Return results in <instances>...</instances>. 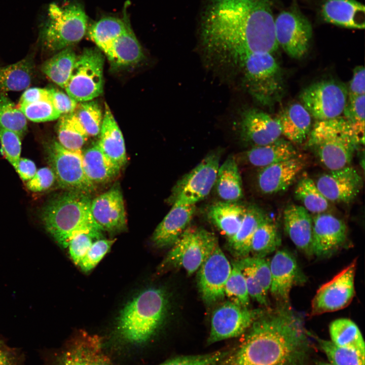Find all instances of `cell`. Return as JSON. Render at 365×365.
<instances>
[{
  "label": "cell",
  "instance_id": "ac0fdd59",
  "mask_svg": "<svg viewBox=\"0 0 365 365\" xmlns=\"http://www.w3.org/2000/svg\"><path fill=\"white\" fill-rule=\"evenodd\" d=\"M90 209L94 221L103 231L118 233L126 230V211L119 187L113 186L91 200Z\"/></svg>",
  "mask_w": 365,
  "mask_h": 365
},
{
  "label": "cell",
  "instance_id": "e0dca14e",
  "mask_svg": "<svg viewBox=\"0 0 365 365\" xmlns=\"http://www.w3.org/2000/svg\"><path fill=\"white\" fill-rule=\"evenodd\" d=\"M314 182L328 201L341 203L352 201L363 185L361 176L355 169L349 166L323 173Z\"/></svg>",
  "mask_w": 365,
  "mask_h": 365
},
{
  "label": "cell",
  "instance_id": "b9f144b4",
  "mask_svg": "<svg viewBox=\"0 0 365 365\" xmlns=\"http://www.w3.org/2000/svg\"><path fill=\"white\" fill-rule=\"evenodd\" d=\"M0 125L16 133L20 137L27 129L26 118L5 93L0 94Z\"/></svg>",
  "mask_w": 365,
  "mask_h": 365
},
{
  "label": "cell",
  "instance_id": "44dd1931",
  "mask_svg": "<svg viewBox=\"0 0 365 365\" xmlns=\"http://www.w3.org/2000/svg\"><path fill=\"white\" fill-rule=\"evenodd\" d=\"M347 227L344 222L328 213H321L313 220L312 254L319 257L333 253L345 242Z\"/></svg>",
  "mask_w": 365,
  "mask_h": 365
},
{
  "label": "cell",
  "instance_id": "f5cc1de1",
  "mask_svg": "<svg viewBox=\"0 0 365 365\" xmlns=\"http://www.w3.org/2000/svg\"><path fill=\"white\" fill-rule=\"evenodd\" d=\"M99 239L95 235L82 232L74 236L70 240L67 247L70 257L77 265L84 258L93 243V240Z\"/></svg>",
  "mask_w": 365,
  "mask_h": 365
},
{
  "label": "cell",
  "instance_id": "7bdbcfd3",
  "mask_svg": "<svg viewBox=\"0 0 365 365\" xmlns=\"http://www.w3.org/2000/svg\"><path fill=\"white\" fill-rule=\"evenodd\" d=\"M73 113L89 136L99 134L103 116L97 102L92 100L78 102Z\"/></svg>",
  "mask_w": 365,
  "mask_h": 365
},
{
  "label": "cell",
  "instance_id": "1f68e13d",
  "mask_svg": "<svg viewBox=\"0 0 365 365\" xmlns=\"http://www.w3.org/2000/svg\"><path fill=\"white\" fill-rule=\"evenodd\" d=\"M247 207L236 202L222 201L212 205L208 216L211 222L226 237H232L239 228Z\"/></svg>",
  "mask_w": 365,
  "mask_h": 365
},
{
  "label": "cell",
  "instance_id": "6f0895ef",
  "mask_svg": "<svg viewBox=\"0 0 365 365\" xmlns=\"http://www.w3.org/2000/svg\"><path fill=\"white\" fill-rule=\"evenodd\" d=\"M348 90V99L364 95L365 72L362 66L356 67L353 70L352 78Z\"/></svg>",
  "mask_w": 365,
  "mask_h": 365
},
{
  "label": "cell",
  "instance_id": "7a4b0ae2",
  "mask_svg": "<svg viewBox=\"0 0 365 365\" xmlns=\"http://www.w3.org/2000/svg\"><path fill=\"white\" fill-rule=\"evenodd\" d=\"M246 332L233 365H298L309 348L301 320L287 307L263 312Z\"/></svg>",
  "mask_w": 365,
  "mask_h": 365
},
{
  "label": "cell",
  "instance_id": "60d3db41",
  "mask_svg": "<svg viewBox=\"0 0 365 365\" xmlns=\"http://www.w3.org/2000/svg\"><path fill=\"white\" fill-rule=\"evenodd\" d=\"M295 196L303 207L312 213H321L329 207V201L318 190L315 182L308 176L303 177L298 181Z\"/></svg>",
  "mask_w": 365,
  "mask_h": 365
},
{
  "label": "cell",
  "instance_id": "e575fe53",
  "mask_svg": "<svg viewBox=\"0 0 365 365\" xmlns=\"http://www.w3.org/2000/svg\"><path fill=\"white\" fill-rule=\"evenodd\" d=\"M215 184L218 195L224 201L237 202L242 197L241 178L233 157L228 158L218 167Z\"/></svg>",
  "mask_w": 365,
  "mask_h": 365
},
{
  "label": "cell",
  "instance_id": "9c48e42d",
  "mask_svg": "<svg viewBox=\"0 0 365 365\" xmlns=\"http://www.w3.org/2000/svg\"><path fill=\"white\" fill-rule=\"evenodd\" d=\"M104 57L97 49H85L77 57L64 88L77 102L92 100L103 90Z\"/></svg>",
  "mask_w": 365,
  "mask_h": 365
},
{
  "label": "cell",
  "instance_id": "9a60e30c",
  "mask_svg": "<svg viewBox=\"0 0 365 365\" xmlns=\"http://www.w3.org/2000/svg\"><path fill=\"white\" fill-rule=\"evenodd\" d=\"M263 312L249 309L230 301L224 303L212 314L208 344L243 334Z\"/></svg>",
  "mask_w": 365,
  "mask_h": 365
},
{
  "label": "cell",
  "instance_id": "5b68a950",
  "mask_svg": "<svg viewBox=\"0 0 365 365\" xmlns=\"http://www.w3.org/2000/svg\"><path fill=\"white\" fill-rule=\"evenodd\" d=\"M308 144L315 151L321 163L330 171L348 166L360 144L344 116L317 120L308 135Z\"/></svg>",
  "mask_w": 365,
  "mask_h": 365
},
{
  "label": "cell",
  "instance_id": "11a10c76",
  "mask_svg": "<svg viewBox=\"0 0 365 365\" xmlns=\"http://www.w3.org/2000/svg\"><path fill=\"white\" fill-rule=\"evenodd\" d=\"M56 179L54 172L49 167H43L38 171L26 183L27 188L32 192H41L50 188Z\"/></svg>",
  "mask_w": 365,
  "mask_h": 365
},
{
  "label": "cell",
  "instance_id": "4316f807",
  "mask_svg": "<svg viewBox=\"0 0 365 365\" xmlns=\"http://www.w3.org/2000/svg\"><path fill=\"white\" fill-rule=\"evenodd\" d=\"M97 144L112 160L123 167L127 162L125 141L122 133L106 103Z\"/></svg>",
  "mask_w": 365,
  "mask_h": 365
},
{
  "label": "cell",
  "instance_id": "bcb514c9",
  "mask_svg": "<svg viewBox=\"0 0 365 365\" xmlns=\"http://www.w3.org/2000/svg\"><path fill=\"white\" fill-rule=\"evenodd\" d=\"M365 95L348 99L342 114L352 127L360 144L364 141Z\"/></svg>",
  "mask_w": 365,
  "mask_h": 365
},
{
  "label": "cell",
  "instance_id": "94428289",
  "mask_svg": "<svg viewBox=\"0 0 365 365\" xmlns=\"http://www.w3.org/2000/svg\"><path fill=\"white\" fill-rule=\"evenodd\" d=\"M0 365H12L8 352L0 344Z\"/></svg>",
  "mask_w": 365,
  "mask_h": 365
},
{
  "label": "cell",
  "instance_id": "681fc988",
  "mask_svg": "<svg viewBox=\"0 0 365 365\" xmlns=\"http://www.w3.org/2000/svg\"><path fill=\"white\" fill-rule=\"evenodd\" d=\"M244 277L248 293L250 298L261 305H268L267 291H266L256 277L246 257L236 262Z\"/></svg>",
  "mask_w": 365,
  "mask_h": 365
},
{
  "label": "cell",
  "instance_id": "f907efd6",
  "mask_svg": "<svg viewBox=\"0 0 365 365\" xmlns=\"http://www.w3.org/2000/svg\"><path fill=\"white\" fill-rule=\"evenodd\" d=\"M0 142L2 154L16 170L21 151L20 136L0 125Z\"/></svg>",
  "mask_w": 365,
  "mask_h": 365
},
{
  "label": "cell",
  "instance_id": "ffe728a7",
  "mask_svg": "<svg viewBox=\"0 0 365 365\" xmlns=\"http://www.w3.org/2000/svg\"><path fill=\"white\" fill-rule=\"evenodd\" d=\"M270 290L278 300L287 303L292 287L304 280L295 258L289 251L278 250L270 262Z\"/></svg>",
  "mask_w": 365,
  "mask_h": 365
},
{
  "label": "cell",
  "instance_id": "8992f818",
  "mask_svg": "<svg viewBox=\"0 0 365 365\" xmlns=\"http://www.w3.org/2000/svg\"><path fill=\"white\" fill-rule=\"evenodd\" d=\"M87 26V16L81 4L52 3L40 28L41 45L46 51L58 52L80 41Z\"/></svg>",
  "mask_w": 365,
  "mask_h": 365
},
{
  "label": "cell",
  "instance_id": "8fae6325",
  "mask_svg": "<svg viewBox=\"0 0 365 365\" xmlns=\"http://www.w3.org/2000/svg\"><path fill=\"white\" fill-rule=\"evenodd\" d=\"M220 154L206 156L174 186L168 199L173 204H195L209 194L215 185L219 167Z\"/></svg>",
  "mask_w": 365,
  "mask_h": 365
},
{
  "label": "cell",
  "instance_id": "680465c9",
  "mask_svg": "<svg viewBox=\"0 0 365 365\" xmlns=\"http://www.w3.org/2000/svg\"><path fill=\"white\" fill-rule=\"evenodd\" d=\"M50 97L47 88L33 87L26 89L19 100L18 105L26 104Z\"/></svg>",
  "mask_w": 365,
  "mask_h": 365
},
{
  "label": "cell",
  "instance_id": "5bb4252c",
  "mask_svg": "<svg viewBox=\"0 0 365 365\" xmlns=\"http://www.w3.org/2000/svg\"><path fill=\"white\" fill-rule=\"evenodd\" d=\"M356 266L355 259L320 287L312 301V315L338 311L350 304L355 294Z\"/></svg>",
  "mask_w": 365,
  "mask_h": 365
},
{
  "label": "cell",
  "instance_id": "816d5d0a",
  "mask_svg": "<svg viewBox=\"0 0 365 365\" xmlns=\"http://www.w3.org/2000/svg\"><path fill=\"white\" fill-rule=\"evenodd\" d=\"M116 239H99L93 242L78 266L85 272L93 269L107 253Z\"/></svg>",
  "mask_w": 365,
  "mask_h": 365
},
{
  "label": "cell",
  "instance_id": "d4e9b609",
  "mask_svg": "<svg viewBox=\"0 0 365 365\" xmlns=\"http://www.w3.org/2000/svg\"><path fill=\"white\" fill-rule=\"evenodd\" d=\"M320 14L330 23L349 28H364V6L356 0H325Z\"/></svg>",
  "mask_w": 365,
  "mask_h": 365
},
{
  "label": "cell",
  "instance_id": "7402d4cb",
  "mask_svg": "<svg viewBox=\"0 0 365 365\" xmlns=\"http://www.w3.org/2000/svg\"><path fill=\"white\" fill-rule=\"evenodd\" d=\"M58 365H112L101 339L85 332L78 333L60 356Z\"/></svg>",
  "mask_w": 365,
  "mask_h": 365
},
{
  "label": "cell",
  "instance_id": "cb8c5ba5",
  "mask_svg": "<svg viewBox=\"0 0 365 365\" xmlns=\"http://www.w3.org/2000/svg\"><path fill=\"white\" fill-rule=\"evenodd\" d=\"M195 204H173L152 236L158 248L172 246L187 228L195 211Z\"/></svg>",
  "mask_w": 365,
  "mask_h": 365
},
{
  "label": "cell",
  "instance_id": "f35d334b",
  "mask_svg": "<svg viewBox=\"0 0 365 365\" xmlns=\"http://www.w3.org/2000/svg\"><path fill=\"white\" fill-rule=\"evenodd\" d=\"M57 132L58 142L70 151L82 150L89 136L73 112L59 118Z\"/></svg>",
  "mask_w": 365,
  "mask_h": 365
},
{
  "label": "cell",
  "instance_id": "52a82bcc",
  "mask_svg": "<svg viewBox=\"0 0 365 365\" xmlns=\"http://www.w3.org/2000/svg\"><path fill=\"white\" fill-rule=\"evenodd\" d=\"M237 68L250 95L264 106H271L279 101L285 90L280 66L272 54L254 53L243 58Z\"/></svg>",
  "mask_w": 365,
  "mask_h": 365
},
{
  "label": "cell",
  "instance_id": "4dcf8cb0",
  "mask_svg": "<svg viewBox=\"0 0 365 365\" xmlns=\"http://www.w3.org/2000/svg\"><path fill=\"white\" fill-rule=\"evenodd\" d=\"M268 217L254 206L247 207L245 216L236 234L228 239V246L232 254L240 259L250 253V242L257 228Z\"/></svg>",
  "mask_w": 365,
  "mask_h": 365
},
{
  "label": "cell",
  "instance_id": "f6af8a7d",
  "mask_svg": "<svg viewBox=\"0 0 365 365\" xmlns=\"http://www.w3.org/2000/svg\"><path fill=\"white\" fill-rule=\"evenodd\" d=\"M224 293L230 301L238 305L247 307L249 304L250 297L245 280L236 262L232 264L231 273L225 286Z\"/></svg>",
  "mask_w": 365,
  "mask_h": 365
},
{
  "label": "cell",
  "instance_id": "83f0119b",
  "mask_svg": "<svg viewBox=\"0 0 365 365\" xmlns=\"http://www.w3.org/2000/svg\"><path fill=\"white\" fill-rule=\"evenodd\" d=\"M82 158L85 174L94 185L114 179L122 168L103 152L97 143L82 152Z\"/></svg>",
  "mask_w": 365,
  "mask_h": 365
},
{
  "label": "cell",
  "instance_id": "4fadbf2b",
  "mask_svg": "<svg viewBox=\"0 0 365 365\" xmlns=\"http://www.w3.org/2000/svg\"><path fill=\"white\" fill-rule=\"evenodd\" d=\"M274 24L278 45L290 57H302L309 49L312 36V27L308 19L294 6L279 13Z\"/></svg>",
  "mask_w": 365,
  "mask_h": 365
},
{
  "label": "cell",
  "instance_id": "be15d7a7",
  "mask_svg": "<svg viewBox=\"0 0 365 365\" xmlns=\"http://www.w3.org/2000/svg\"><path fill=\"white\" fill-rule=\"evenodd\" d=\"M333 365V364H332Z\"/></svg>",
  "mask_w": 365,
  "mask_h": 365
},
{
  "label": "cell",
  "instance_id": "ba28073f",
  "mask_svg": "<svg viewBox=\"0 0 365 365\" xmlns=\"http://www.w3.org/2000/svg\"><path fill=\"white\" fill-rule=\"evenodd\" d=\"M218 244L213 233L201 228H187L172 245L161 268H180L191 275Z\"/></svg>",
  "mask_w": 365,
  "mask_h": 365
},
{
  "label": "cell",
  "instance_id": "db71d44e",
  "mask_svg": "<svg viewBox=\"0 0 365 365\" xmlns=\"http://www.w3.org/2000/svg\"><path fill=\"white\" fill-rule=\"evenodd\" d=\"M246 259L264 289L266 291L269 290L271 282L270 261L264 257L248 256Z\"/></svg>",
  "mask_w": 365,
  "mask_h": 365
},
{
  "label": "cell",
  "instance_id": "f546056e",
  "mask_svg": "<svg viewBox=\"0 0 365 365\" xmlns=\"http://www.w3.org/2000/svg\"><path fill=\"white\" fill-rule=\"evenodd\" d=\"M103 53L115 68L136 64L143 57L141 47L131 27L116 38Z\"/></svg>",
  "mask_w": 365,
  "mask_h": 365
},
{
  "label": "cell",
  "instance_id": "9f6ffc18",
  "mask_svg": "<svg viewBox=\"0 0 365 365\" xmlns=\"http://www.w3.org/2000/svg\"><path fill=\"white\" fill-rule=\"evenodd\" d=\"M47 89L54 106L61 116L74 111L78 102L66 93L53 87Z\"/></svg>",
  "mask_w": 365,
  "mask_h": 365
},
{
  "label": "cell",
  "instance_id": "74e56055",
  "mask_svg": "<svg viewBox=\"0 0 365 365\" xmlns=\"http://www.w3.org/2000/svg\"><path fill=\"white\" fill-rule=\"evenodd\" d=\"M77 57L69 47L62 49L42 65V71L53 82L64 89L69 79Z\"/></svg>",
  "mask_w": 365,
  "mask_h": 365
},
{
  "label": "cell",
  "instance_id": "ab89813d",
  "mask_svg": "<svg viewBox=\"0 0 365 365\" xmlns=\"http://www.w3.org/2000/svg\"><path fill=\"white\" fill-rule=\"evenodd\" d=\"M280 240L276 225L268 218L254 233L250 242V253L253 257L264 258L277 249L280 245Z\"/></svg>",
  "mask_w": 365,
  "mask_h": 365
},
{
  "label": "cell",
  "instance_id": "30bf717a",
  "mask_svg": "<svg viewBox=\"0 0 365 365\" xmlns=\"http://www.w3.org/2000/svg\"><path fill=\"white\" fill-rule=\"evenodd\" d=\"M347 89L339 81L322 80L305 88L300 99L301 104L316 121L333 119L343 113L348 99Z\"/></svg>",
  "mask_w": 365,
  "mask_h": 365
},
{
  "label": "cell",
  "instance_id": "c3c4849f",
  "mask_svg": "<svg viewBox=\"0 0 365 365\" xmlns=\"http://www.w3.org/2000/svg\"><path fill=\"white\" fill-rule=\"evenodd\" d=\"M229 354L228 350H220L203 354L181 356L159 365H221Z\"/></svg>",
  "mask_w": 365,
  "mask_h": 365
},
{
  "label": "cell",
  "instance_id": "ee69618b",
  "mask_svg": "<svg viewBox=\"0 0 365 365\" xmlns=\"http://www.w3.org/2000/svg\"><path fill=\"white\" fill-rule=\"evenodd\" d=\"M319 346L333 365H364V356L356 351L338 346L331 341L317 339Z\"/></svg>",
  "mask_w": 365,
  "mask_h": 365
},
{
  "label": "cell",
  "instance_id": "6da1fadb",
  "mask_svg": "<svg viewBox=\"0 0 365 365\" xmlns=\"http://www.w3.org/2000/svg\"><path fill=\"white\" fill-rule=\"evenodd\" d=\"M201 20L204 52L220 65L237 67L246 56L278 48L273 0H208Z\"/></svg>",
  "mask_w": 365,
  "mask_h": 365
},
{
  "label": "cell",
  "instance_id": "d6986e66",
  "mask_svg": "<svg viewBox=\"0 0 365 365\" xmlns=\"http://www.w3.org/2000/svg\"><path fill=\"white\" fill-rule=\"evenodd\" d=\"M239 127L241 138L253 147L270 143L282 134L277 118L257 108H248L241 113Z\"/></svg>",
  "mask_w": 365,
  "mask_h": 365
},
{
  "label": "cell",
  "instance_id": "6125c7cd",
  "mask_svg": "<svg viewBox=\"0 0 365 365\" xmlns=\"http://www.w3.org/2000/svg\"><path fill=\"white\" fill-rule=\"evenodd\" d=\"M316 365H332L331 363L319 361L317 363Z\"/></svg>",
  "mask_w": 365,
  "mask_h": 365
},
{
  "label": "cell",
  "instance_id": "2e32d148",
  "mask_svg": "<svg viewBox=\"0 0 365 365\" xmlns=\"http://www.w3.org/2000/svg\"><path fill=\"white\" fill-rule=\"evenodd\" d=\"M231 270L230 263L217 244L197 271L199 293L206 305H212L225 298V286Z\"/></svg>",
  "mask_w": 365,
  "mask_h": 365
},
{
  "label": "cell",
  "instance_id": "91938a15",
  "mask_svg": "<svg viewBox=\"0 0 365 365\" xmlns=\"http://www.w3.org/2000/svg\"><path fill=\"white\" fill-rule=\"evenodd\" d=\"M23 181L31 179L36 172L34 163L28 159L20 158L16 170Z\"/></svg>",
  "mask_w": 365,
  "mask_h": 365
},
{
  "label": "cell",
  "instance_id": "f1b7e54d",
  "mask_svg": "<svg viewBox=\"0 0 365 365\" xmlns=\"http://www.w3.org/2000/svg\"><path fill=\"white\" fill-rule=\"evenodd\" d=\"M311 118L301 103H295L286 107L277 118L282 134L289 141L301 143L307 139L310 132Z\"/></svg>",
  "mask_w": 365,
  "mask_h": 365
},
{
  "label": "cell",
  "instance_id": "484cf974",
  "mask_svg": "<svg viewBox=\"0 0 365 365\" xmlns=\"http://www.w3.org/2000/svg\"><path fill=\"white\" fill-rule=\"evenodd\" d=\"M283 221L285 232L295 246L312 254L313 220L309 212L303 206L290 204L284 210Z\"/></svg>",
  "mask_w": 365,
  "mask_h": 365
},
{
  "label": "cell",
  "instance_id": "d6a6232c",
  "mask_svg": "<svg viewBox=\"0 0 365 365\" xmlns=\"http://www.w3.org/2000/svg\"><path fill=\"white\" fill-rule=\"evenodd\" d=\"M296 156L297 151L291 142L280 138L267 144L254 146L246 154L250 164L262 168Z\"/></svg>",
  "mask_w": 365,
  "mask_h": 365
},
{
  "label": "cell",
  "instance_id": "7dc6e473",
  "mask_svg": "<svg viewBox=\"0 0 365 365\" xmlns=\"http://www.w3.org/2000/svg\"><path fill=\"white\" fill-rule=\"evenodd\" d=\"M17 106L27 119L34 122L54 121L61 116L54 106L50 97L29 104L17 105Z\"/></svg>",
  "mask_w": 365,
  "mask_h": 365
},
{
  "label": "cell",
  "instance_id": "277c9868",
  "mask_svg": "<svg viewBox=\"0 0 365 365\" xmlns=\"http://www.w3.org/2000/svg\"><path fill=\"white\" fill-rule=\"evenodd\" d=\"M168 306V298L163 289L142 290L121 310L117 326L119 336L132 344L146 342L162 324Z\"/></svg>",
  "mask_w": 365,
  "mask_h": 365
},
{
  "label": "cell",
  "instance_id": "3957f363",
  "mask_svg": "<svg viewBox=\"0 0 365 365\" xmlns=\"http://www.w3.org/2000/svg\"><path fill=\"white\" fill-rule=\"evenodd\" d=\"M89 194L70 191L53 198L44 207L42 219L47 231L62 247L66 248L71 238L80 233L102 237V230L91 212Z\"/></svg>",
  "mask_w": 365,
  "mask_h": 365
},
{
  "label": "cell",
  "instance_id": "603a6c76",
  "mask_svg": "<svg viewBox=\"0 0 365 365\" xmlns=\"http://www.w3.org/2000/svg\"><path fill=\"white\" fill-rule=\"evenodd\" d=\"M305 166L299 156L262 168L258 176V185L265 194H273L287 190Z\"/></svg>",
  "mask_w": 365,
  "mask_h": 365
},
{
  "label": "cell",
  "instance_id": "8d00e7d4",
  "mask_svg": "<svg viewBox=\"0 0 365 365\" xmlns=\"http://www.w3.org/2000/svg\"><path fill=\"white\" fill-rule=\"evenodd\" d=\"M331 341L336 345L353 350L365 356L364 340L358 326L350 319L340 318L329 326Z\"/></svg>",
  "mask_w": 365,
  "mask_h": 365
},
{
  "label": "cell",
  "instance_id": "7c38bea8",
  "mask_svg": "<svg viewBox=\"0 0 365 365\" xmlns=\"http://www.w3.org/2000/svg\"><path fill=\"white\" fill-rule=\"evenodd\" d=\"M48 151L51 169L61 187L88 194L94 190L95 185L84 171L82 150H68L55 141Z\"/></svg>",
  "mask_w": 365,
  "mask_h": 365
},
{
  "label": "cell",
  "instance_id": "836d02e7",
  "mask_svg": "<svg viewBox=\"0 0 365 365\" xmlns=\"http://www.w3.org/2000/svg\"><path fill=\"white\" fill-rule=\"evenodd\" d=\"M34 73L33 61L28 57L0 67V93L26 90L32 81Z\"/></svg>",
  "mask_w": 365,
  "mask_h": 365
},
{
  "label": "cell",
  "instance_id": "d590c367",
  "mask_svg": "<svg viewBox=\"0 0 365 365\" xmlns=\"http://www.w3.org/2000/svg\"><path fill=\"white\" fill-rule=\"evenodd\" d=\"M131 27L126 15L123 18L106 17L92 24L88 36L104 52L119 35Z\"/></svg>",
  "mask_w": 365,
  "mask_h": 365
}]
</instances>
